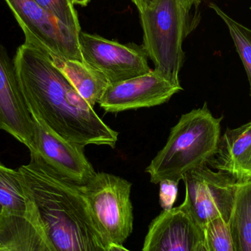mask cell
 Here are the masks:
<instances>
[{
  "mask_svg": "<svg viewBox=\"0 0 251 251\" xmlns=\"http://www.w3.org/2000/svg\"><path fill=\"white\" fill-rule=\"evenodd\" d=\"M227 225L234 251H251V181L239 182Z\"/></svg>",
  "mask_w": 251,
  "mask_h": 251,
  "instance_id": "2e32d148",
  "label": "cell"
},
{
  "mask_svg": "<svg viewBox=\"0 0 251 251\" xmlns=\"http://www.w3.org/2000/svg\"><path fill=\"white\" fill-rule=\"evenodd\" d=\"M1 209H0V216H1Z\"/></svg>",
  "mask_w": 251,
  "mask_h": 251,
  "instance_id": "4316f807",
  "label": "cell"
},
{
  "mask_svg": "<svg viewBox=\"0 0 251 251\" xmlns=\"http://www.w3.org/2000/svg\"><path fill=\"white\" fill-rule=\"evenodd\" d=\"M0 251H49L35 226L26 218L1 213Z\"/></svg>",
  "mask_w": 251,
  "mask_h": 251,
  "instance_id": "9a60e30c",
  "label": "cell"
},
{
  "mask_svg": "<svg viewBox=\"0 0 251 251\" xmlns=\"http://www.w3.org/2000/svg\"><path fill=\"white\" fill-rule=\"evenodd\" d=\"M13 62L32 117L70 143L115 149L119 133L99 117L45 50L25 41L16 50Z\"/></svg>",
  "mask_w": 251,
  "mask_h": 251,
  "instance_id": "6da1fadb",
  "label": "cell"
},
{
  "mask_svg": "<svg viewBox=\"0 0 251 251\" xmlns=\"http://www.w3.org/2000/svg\"><path fill=\"white\" fill-rule=\"evenodd\" d=\"M209 7L215 10L228 27L237 52L246 69L250 84L251 97V29L230 17L215 3L211 2Z\"/></svg>",
  "mask_w": 251,
  "mask_h": 251,
  "instance_id": "ac0fdd59",
  "label": "cell"
},
{
  "mask_svg": "<svg viewBox=\"0 0 251 251\" xmlns=\"http://www.w3.org/2000/svg\"><path fill=\"white\" fill-rule=\"evenodd\" d=\"M26 200V218L49 251H107L81 190L36 152L17 170Z\"/></svg>",
  "mask_w": 251,
  "mask_h": 251,
  "instance_id": "7a4b0ae2",
  "label": "cell"
},
{
  "mask_svg": "<svg viewBox=\"0 0 251 251\" xmlns=\"http://www.w3.org/2000/svg\"><path fill=\"white\" fill-rule=\"evenodd\" d=\"M208 251H234L228 225L221 218L214 220L203 228Z\"/></svg>",
  "mask_w": 251,
  "mask_h": 251,
  "instance_id": "ffe728a7",
  "label": "cell"
},
{
  "mask_svg": "<svg viewBox=\"0 0 251 251\" xmlns=\"http://www.w3.org/2000/svg\"><path fill=\"white\" fill-rule=\"evenodd\" d=\"M0 130L35 152L34 124L7 50L0 43Z\"/></svg>",
  "mask_w": 251,
  "mask_h": 251,
  "instance_id": "30bf717a",
  "label": "cell"
},
{
  "mask_svg": "<svg viewBox=\"0 0 251 251\" xmlns=\"http://www.w3.org/2000/svg\"><path fill=\"white\" fill-rule=\"evenodd\" d=\"M196 251H208V249L207 248H206L205 241L202 242V243L199 245V247H198L197 250H196Z\"/></svg>",
  "mask_w": 251,
  "mask_h": 251,
  "instance_id": "484cf974",
  "label": "cell"
},
{
  "mask_svg": "<svg viewBox=\"0 0 251 251\" xmlns=\"http://www.w3.org/2000/svg\"><path fill=\"white\" fill-rule=\"evenodd\" d=\"M49 55L76 92L94 108L110 84L104 75L85 62Z\"/></svg>",
  "mask_w": 251,
  "mask_h": 251,
  "instance_id": "5bb4252c",
  "label": "cell"
},
{
  "mask_svg": "<svg viewBox=\"0 0 251 251\" xmlns=\"http://www.w3.org/2000/svg\"><path fill=\"white\" fill-rule=\"evenodd\" d=\"M202 1L203 0H180L186 11L189 14L198 18H200V16L198 15V11Z\"/></svg>",
  "mask_w": 251,
  "mask_h": 251,
  "instance_id": "7402d4cb",
  "label": "cell"
},
{
  "mask_svg": "<svg viewBox=\"0 0 251 251\" xmlns=\"http://www.w3.org/2000/svg\"><path fill=\"white\" fill-rule=\"evenodd\" d=\"M208 165L237 182L251 181V122L238 128H227Z\"/></svg>",
  "mask_w": 251,
  "mask_h": 251,
  "instance_id": "4fadbf2b",
  "label": "cell"
},
{
  "mask_svg": "<svg viewBox=\"0 0 251 251\" xmlns=\"http://www.w3.org/2000/svg\"><path fill=\"white\" fill-rule=\"evenodd\" d=\"M131 183L107 173H96L81 190L93 220L108 246L123 245L133 230Z\"/></svg>",
  "mask_w": 251,
  "mask_h": 251,
  "instance_id": "5b68a950",
  "label": "cell"
},
{
  "mask_svg": "<svg viewBox=\"0 0 251 251\" xmlns=\"http://www.w3.org/2000/svg\"><path fill=\"white\" fill-rule=\"evenodd\" d=\"M185 198L180 207L202 228L214 220L228 223L234 208L239 182L207 165L187 173L182 178Z\"/></svg>",
  "mask_w": 251,
  "mask_h": 251,
  "instance_id": "8992f818",
  "label": "cell"
},
{
  "mask_svg": "<svg viewBox=\"0 0 251 251\" xmlns=\"http://www.w3.org/2000/svg\"><path fill=\"white\" fill-rule=\"evenodd\" d=\"M143 44L154 70L175 85H181L179 72L184 63L182 45L199 22L189 14L180 0H157L140 13Z\"/></svg>",
  "mask_w": 251,
  "mask_h": 251,
  "instance_id": "277c9868",
  "label": "cell"
},
{
  "mask_svg": "<svg viewBox=\"0 0 251 251\" xmlns=\"http://www.w3.org/2000/svg\"><path fill=\"white\" fill-rule=\"evenodd\" d=\"M33 119L35 152L64 178L83 186L95 175L84 148L62 138L41 121Z\"/></svg>",
  "mask_w": 251,
  "mask_h": 251,
  "instance_id": "8fae6325",
  "label": "cell"
},
{
  "mask_svg": "<svg viewBox=\"0 0 251 251\" xmlns=\"http://www.w3.org/2000/svg\"><path fill=\"white\" fill-rule=\"evenodd\" d=\"M79 45L83 61L102 74L110 84L141 76L152 70L143 45L121 44L82 31Z\"/></svg>",
  "mask_w": 251,
  "mask_h": 251,
  "instance_id": "ba28073f",
  "label": "cell"
},
{
  "mask_svg": "<svg viewBox=\"0 0 251 251\" xmlns=\"http://www.w3.org/2000/svg\"><path fill=\"white\" fill-rule=\"evenodd\" d=\"M178 181L165 179L159 184V204L163 211L172 209L178 196Z\"/></svg>",
  "mask_w": 251,
  "mask_h": 251,
  "instance_id": "44dd1931",
  "label": "cell"
},
{
  "mask_svg": "<svg viewBox=\"0 0 251 251\" xmlns=\"http://www.w3.org/2000/svg\"><path fill=\"white\" fill-rule=\"evenodd\" d=\"M107 251H129L124 247L123 245L110 244L107 246Z\"/></svg>",
  "mask_w": 251,
  "mask_h": 251,
  "instance_id": "cb8c5ba5",
  "label": "cell"
},
{
  "mask_svg": "<svg viewBox=\"0 0 251 251\" xmlns=\"http://www.w3.org/2000/svg\"><path fill=\"white\" fill-rule=\"evenodd\" d=\"M0 209L1 213L26 217L27 206L18 171L0 162Z\"/></svg>",
  "mask_w": 251,
  "mask_h": 251,
  "instance_id": "e0dca14e",
  "label": "cell"
},
{
  "mask_svg": "<svg viewBox=\"0 0 251 251\" xmlns=\"http://www.w3.org/2000/svg\"><path fill=\"white\" fill-rule=\"evenodd\" d=\"M204 231L181 207L163 211L149 226L143 251H196Z\"/></svg>",
  "mask_w": 251,
  "mask_h": 251,
  "instance_id": "7c38bea8",
  "label": "cell"
},
{
  "mask_svg": "<svg viewBox=\"0 0 251 251\" xmlns=\"http://www.w3.org/2000/svg\"><path fill=\"white\" fill-rule=\"evenodd\" d=\"M46 11L75 32L80 33L79 17L72 0H35Z\"/></svg>",
  "mask_w": 251,
  "mask_h": 251,
  "instance_id": "d6986e66",
  "label": "cell"
},
{
  "mask_svg": "<svg viewBox=\"0 0 251 251\" xmlns=\"http://www.w3.org/2000/svg\"><path fill=\"white\" fill-rule=\"evenodd\" d=\"M25 34V42L50 55L83 61L79 33L43 9L35 0H4Z\"/></svg>",
  "mask_w": 251,
  "mask_h": 251,
  "instance_id": "52a82bcc",
  "label": "cell"
},
{
  "mask_svg": "<svg viewBox=\"0 0 251 251\" xmlns=\"http://www.w3.org/2000/svg\"><path fill=\"white\" fill-rule=\"evenodd\" d=\"M222 119L214 117L206 103L182 115L171 128L165 146L146 168L151 182H179L187 173L207 165L218 150Z\"/></svg>",
  "mask_w": 251,
  "mask_h": 251,
  "instance_id": "3957f363",
  "label": "cell"
},
{
  "mask_svg": "<svg viewBox=\"0 0 251 251\" xmlns=\"http://www.w3.org/2000/svg\"><path fill=\"white\" fill-rule=\"evenodd\" d=\"M131 1L136 6L139 13H141L143 10L152 7L157 0H131Z\"/></svg>",
  "mask_w": 251,
  "mask_h": 251,
  "instance_id": "603a6c76",
  "label": "cell"
},
{
  "mask_svg": "<svg viewBox=\"0 0 251 251\" xmlns=\"http://www.w3.org/2000/svg\"><path fill=\"white\" fill-rule=\"evenodd\" d=\"M91 1V0H72L75 5H80L82 7L88 5Z\"/></svg>",
  "mask_w": 251,
  "mask_h": 251,
  "instance_id": "d4e9b609",
  "label": "cell"
},
{
  "mask_svg": "<svg viewBox=\"0 0 251 251\" xmlns=\"http://www.w3.org/2000/svg\"><path fill=\"white\" fill-rule=\"evenodd\" d=\"M182 90L181 85H174L153 69L141 76L109 84L98 103L107 113H117L160 105Z\"/></svg>",
  "mask_w": 251,
  "mask_h": 251,
  "instance_id": "9c48e42d",
  "label": "cell"
}]
</instances>
